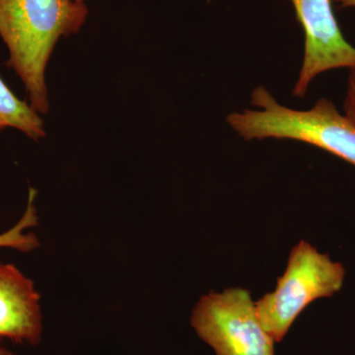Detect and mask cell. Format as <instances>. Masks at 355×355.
I'll use <instances>...</instances> for the list:
<instances>
[{"instance_id":"cell-2","label":"cell","mask_w":355,"mask_h":355,"mask_svg":"<svg viewBox=\"0 0 355 355\" xmlns=\"http://www.w3.org/2000/svg\"><path fill=\"white\" fill-rule=\"evenodd\" d=\"M250 104L254 109L226 116L229 127L241 139L295 140L355 166V127L331 100L320 98L310 109H292L280 104L265 86L259 85L252 92Z\"/></svg>"},{"instance_id":"cell-12","label":"cell","mask_w":355,"mask_h":355,"mask_svg":"<svg viewBox=\"0 0 355 355\" xmlns=\"http://www.w3.org/2000/svg\"><path fill=\"white\" fill-rule=\"evenodd\" d=\"M76 1L84 2V0H76Z\"/></svg>"},{"instance_id":"cell-1","label":"cell","mask_w":355,"mask_h":355,"mask_svg":"<svg viewBox=\"0 0 355 355\" xmlns=\"http://www.w3.org/2000/svg\"><path fill=\"white\" fill-rule=\"evenodd\" d=\"M88 16L76 0H0V38L7 67L24 85L29 104L39 114L50 110L46 70L58 40L80 31Z\"/></svg>"},{"instance_id":"cell-10","label":"cell","mask_w":355,"mask_h":355,"mask_svg":"<svg viewBox=\"0 0 355 355\" xmlns=\"http://www.w3.org/2000/svg\"><path fill=\"white\" fill-rule=\"evenodd\" d=\"M331 1L342 9L355 8V0H331Z\"/></svg>"},{"instance_id":"cell-11","label":"cell","mask_w":355,"mask_h":355,"mask_svg":"<svg viewBox=\"0 0 355 355\" xmlns=\"http://www.w3.org/2000/svg\"><path fill=\"white\" fill-rule=\"evenodd\" d=\"M0 355H16L13 354L10 350L4 349V347H0Z\"/></svg>"},{"instance_id":"cell-3","label":"cell","mask_w":355,"mask_h":355,"mask_svg":"<svg viewBox=\"0 0 355 355\" xmlns=\"http://www.w3.org/2000/svg\"><path fill=\"white\" fill-rule=\"evenodd\" d=\"M345 279L342 263L302 240L292 248L275 291L254 302L261 324L275 343L282 342L301 313L318 299L338 293Z\"/></svg>"},{"instance_id":"cell-4","label":"cell","mask_w":355,"mask_h":355,"mask_svg":"<svg viewBox=\"0 0 355 355\" xmlns=\"http://www.w3.org/2000/svg\"><path fill=\"white\" fill-rule=\"evenodd\" d=\"M190 323L216 355H275V342L261 324L247 289L205 294L193 308Z\"/></svg>"},{"instance_id":"cell-7","label":"cell","mask_w":355,"mask_h":355,"mask_svg":"<svg viewBox=\"0 0 355 355\" xmlns=\"http://www.w3.org/2000/svg\"><path fill=\"white\" fill-rule=\"evenodd\" d=\"M0 127L14 128L35 141L46 137L44 123L29 103L19 99L0 76Z\"/></svg>"},{"instance_id":"cell-8","label":"cell","mask_w":355,"mask_h":355,"mask_svg":"<svg viewBox=\"0 0 355 355\" xmlns=\"http://www.w3.org/2000/svg\"><path fill=\"white\" fill-rule=\"evenodd\" d=\"M36 197L37 191L30 187L24 214L15 225L0 234V248L30 253L40 246L38 236L33 232H26L27 229L36 227L39 223L38 212L35 207Z\"/></svg>"},{"instance_id":"cell-13","label":"cell","mask_w":355,"mask_h":355,"mask_svg":"<svg viewBox=\"0 0 355 355\" xmlns=\"http://www.w3.org/2000/svg\"><path fill=\"white\" fill-rule=\"evenodd\" d=\"M2 130H3V128H2L1 127H0V132H2Z\"/></svg>"},{"instance_id":"cell-5","label":"cell","mask_w":355,"mask_h":355,"mask_svg":"<svg viewBox=\"0 0 355 355\" xmlns=\"http://www.w3.org/2000/svg\"><path fill=\"white\" fill-rule=\"evenodd\" d=\"M304 31V57L292 95L303 98L318 76L355 67V46L343 36L331 0H291Z\"/></svg>"},{"instance_id":"cell-9","label":"cell","mask_w":355,"mask_h":355,"mask_svg":"<svg viewBox=\"0 0 355 355\" xmlns=\"http://www.w3.org/2000/svg\"><path fill=\"white\" fill-rule=\"evenodd\" d=\"M349 70L347 92L343 100V114L355 127V67Z\"/></svg>"},{"instance_id":"cell-6","label":"cell","mask_w":355,"mask_h":355,"mask_svg":"<svg viewBox=\"0 0 355 355\" xmlns=\"http://www.w3.org/2000/svg\"><path fill=\"white\" fill-rule=\"evenodd\" d=\"M0 338L33 347L43 338L41 294L12 263H0Z\"/></svg>"}]
</instances>
